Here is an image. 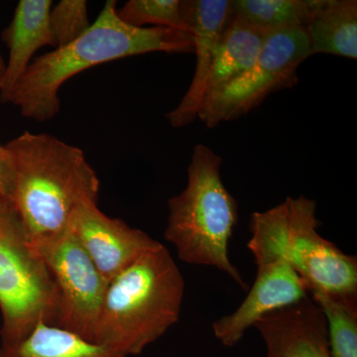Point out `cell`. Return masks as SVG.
<instances>
[{
  "label": "cell",
  "instance_id": "cell-21",
  "mask_svg": "<svg viewBox=\"0 0 357 357\" xmlns=\"http://www.w3.org/2000/svg\"><path fill=\"white\" fill-rule=\"evenodd\" d=\"M15 177V170L10 155L0 156V185L6 188L11 195Z\"/></svg>",
  "mask_w": 357,
  "mask_h": 357
},
{
  "label": "cell",
  "instance_id": "cell-6",
  "mask_svg": "<svg viewBox=\"0 0 357 357\" xmlns=\"http://www.w3.org/2000/svg\"><path fill=\"white\" fill-rule=\"evenodd\" d=\"M55 306L50 272L10 201L0 210L1 344L20 342L40 321L52 325Z\"/></svg>",
  "mask_w": 357,
  "mask_h": 357
},
{
  "label": "cell",
  "instance_id": "cell-8",
  "mask_svg": "<svg viewBox=\"0 0 357 357\" xmlns=\"http://www.w3.org/2000/svg\"><path fill=\"white\" fill-rule=\"evenodd\" d=\"M35 249L46 263L55 288L52 326L93 342L109 282L69 230Z\"/></svg>",
  "mask_w": 357,
  "mask_h": 357
},
{
  "label": "cell",
  "instance_id": "cell-23",
  "mask_svg": "<svg viewBox=\"0 0 357 357\" xmlns=\"http://www.w3.org/2000/svg\"><path fill=\"white\" fill-rule=\"evenodd\" d=\"M4 70H6V63L0 55V76L3 77Z\"/></svg>",
  "mask_w": 357,
  "mask_h": 357
},
{
  "label": "cell",
  "instance_id": "cell-9",
  "mask_svg": "<svg viewBox=\"0 0 357 357\" xmlns=\"http://www.w3.org/2000/svg\"><path fill=\"white\" fill-rule=\"evenodd\" d=\"M68 230L107 282L161 244L146 232L105 215L91 201L83 202L74 211Z\"/></svg>",
  "mask_w": 357,
  "mask_h": 357
},
{
  "label": "cell",
  "instance_id": "cell-11",
  "mask_svg": "<svg viewBox=\"0 0 357 357\" xmlns=\"http://www.w3.org/2000/svg\"><path fill=\"white\" fill-rule=\"evenodd\" d=\"M234 15L232 0L185 1V20L194 37L196 68L184 98L166 115L173 128H184L198 119L218 45Z\"/></svg>",
  "mask_w": 357,
  "mask_h": 357
},
{
  "label": "cell",
  "instance_id": "cell-19",
  "mask_svg": "<svg viewBox=\"0 0 357 357\" xmlns=\"http://www.w3.org/2000/svg\"><path fill=\"white\" fill-rule=\"evenodd\" d=\"M119 18L133 27H155L181 30L192 34L185 20V0H129L117 9Z\"/></svg>",
  "mask_w": 357,
  "mask_h": 357
},
{
  "label": "cell",
  "instance_id": "cell-20",
  "mask_svg": "<svg viewBox=\"0 0 357 357\" xmlns=\"http://www.w3.org/2000/svg\"><path fill=\"white\" fill-rule=\"evenodd\" d=\"M49 23L53 47L62 48L79 38L91 23L84 0H62L52 6Z\"/></svg>",
  "mask_w": 357,
  "mask_h": 357
},
{
  "label": "cell",
  "instance_id": "cell-24",
  "mask_svg": "<svg viewBox=\"0 0 357 357\" xmlns=\"http://www.w3.org/2000/svg\"><path fill=\"white\" fill-rule=\"evenodd\" d=\"M7 155H8V152H7L6 147L0 144V156H7Z\"/></svg>",
  "mask_w": 357,
  "mask_h": 357
},
{
  "label": "cell",
  "instance_id": "cell-13",
  "mask_svg": "<svg viewBox=\"0 0 357 357\" xmlns=\"http://www.w3.org/2000/svg\"><path fill=\"white\" fill-rule=\"evenodd\" d=\"M51 0H20L10 24L2 37L8 47L9 59L6 65L0 102H10L16 84L32 63L34 54L45 46H53L49 15Z\"/></svg>",
  "mask_w": 357,
  "mask_h": 357
},
{
  "label": "cell",
  "instance_id": "cell-18",
  "mask_svg": "<svg viewBox=\"0 0 357 357\" xmlns=\"http://www.w3.org/2000/svg\"><path fill=\"white\" fill-rule=\"evenodd\" d=\"M310 296L325 316L333 357H357V298L312 291Z\"/></svg>",
  "mask_w": 357,
  "mask_h": 357
},
{
  "label": "cell",
  "instance_id": "cell-15",
  "mask_svg": "<svg viewBox=\"0 0 357 357\" xmlns=\"http://www.w3.org/2000/svg\"><path fill=\"white\" fill-rule=\"evenodd\" d=\"M266 36L234 15L218 45L204 103L255 64Z\"/></svg>",
  "mask_w": 357,
  "mask_h": 357
},
{
  "label": "cell",
  "instance_id": "cell-14",
  "mask_svg": "<svg viewBox=\"0 0 357 357\" xmlns=\"http://www.w3.org/2000/svg\"><path fill=\"white\" fill-rule=\"evenodd\" d=\"M311 54L357 59L356 0H325L304 28Z\"/></svg>",
  "mask_w": 357,
  "mask_h": 357
},
{
  "label": "cell",
  "instance_id": "cell-25",
  "mask_svg": "<svg viewBox=\"0 0 357 357\" xmlns=\"http://www.w3.org/2000/svg\"><path fill=\"white\" fill-rule=\"evenodd\" d=\"M1 84H2V77L0 76V88H1Z\"/></svg>",
  "mask_w": 357,
  "mask_h": 357
},
{
  "label": "cell",
  "instance_id": "cell-3",
  "mask_svg": "<svg viewBox=\"0 0 357 357\" xmlns=\"http://www.w3.org/2000/svg\"><path fill=\"white\" fill-rule=\"evenodd\" d=\"M184 294V277L161 243L109 281L93 342L138 356L178 323Z\"/></svg>",
  "mask_w": 357,
  "mask_h": 357
},
{
  "label": "cell",
  "instance_id": "cell-16",
  "mask_svg": "<svg viewBox=\"0 0 357 357\" xmlns=\"http://www.w3.org/2000/svg\"><path fill=\"white\" fill-rule=\"evenodd\" d=\"M0 357H124L105 345L40 321L20 342L1 344Z\"/></svg>",
  "mask_w": 357,
  "mask_h": 357
},
{
  "label": "cell",
  "instance_id": "cell-4",
  "mask_svg": "<svg viewBox=\"0 0 357 357\" xmlns=\"http://www.w3.org/2000/svg\"><path fill=\"white\" fill-rule=\"evenodd\" d=\"M222 159L206 145L192 150L184 191L168 202L165 238L183 262L215 267L248 289L230 261L229 243L238 222V204L222 182Z\"/></svg>",
  "mask_w": 357,
  "mask_h": 357
},
{
  "label": "cell",
  "instance_id": "cell-10",
  "mask_svg": "<svg viewBox=\"0 0 357 357\" xmlns=\"http://www.w3.org/2000/svg\"><path fill=\"white\" fill-rule=\"evenodd\" d=\"M257 273L248 296L232 314L213 324V335L225 347L243 340L259 319L310 297L309 286L289 263L280 258L255 261Z\"/></svg>",
  "mask_w": 357,
  "mask_h": 357
},
{
  "label": "cell",
  "instance_id": "cell-5",
  "mask_svg": "<svg viewBox=\"0 0 357 357\" xmlns=\"http://www.w3.org/2000/svg\"><path fill=\"white\" fill-rule=\"evenodd\" d=\"M317 203L305 196L251 215L248 248L255 261L280 258L304 279L310 292L357 298V259L319 234Z\"/></svg>",
  "mask_w": 357,
  "mask_h": 357
},
{
  "label": "cell",
  "instance_id": "cell-12",
  "mask_svg": "<svg viewBox=\"0 0 357 357\" xmlns=\"http://www.w3.org/2000/svg\"><path fill=\"white\" fill-rule=\"evenodd\" d=\"M266 357H333L325 316L310 297L267 314L255 326Z\"/></svg>",
  "mask_w": 357,
  "mask_h": 357
},
{
  "label": "cell",
  "instance_id": "cell-22",
  "mask_svg": "<svg viewBox=\"0 0 357 357\" xmlns=\"http://www.w3.org/2000/svg\"><path fill=\"white\" fill-rule=\"evenodd\" d=\"M10 201V194H9L8 190L0 185V210L3 208Z\"/></svg>",
  "mask_w": 357,
  "mask_h": 357
},
{
  "label": "cell",
  "instance_id": "cell-7",
  "mask_svg": "<svg viewBox=\"0 0 357 357\" xmlns=\"http://www.w3.org/2000/svg\"><path fill=\"white\" fill-rule=\"evenodd\" d=\"M311 56L304 28H287L267 35L255 64L208 98L198 119L213 128L243 116L271 93L297 84L298 69Z\"/></svg>",
  "mask_w": 357,
  "mask_h": 357
},
{
  "label": "cell",
  "instance_id": "cell-1",
  "mask_svg": "<svg viewBox=\"0 0 357 357\" xmlns=\"http://www.w3.org/2000/svg\"><path fill=\"white\" fill-rule=\"evenodd\" d=\"M190 33L163 27H133L117 14L116 1L107 0L95 22L79 38L32 61L16 84L10 102L26 119L50 121L60 112L59 91L84 70L142 54L194 53Z\"/></svg>",
  "mask_w": 357,
  "mask_h": 357
},
{
  "label": "cell",
  "instance_id": "cell-17",
  "mask_svg": "<svg viewBox=\"0 0 357 357\" xmlns=\"http://www.w3.org/2000/svg\"><path fill=\"white\" fill-rule=\"evenodd\" d=\"M325 0H232L234 13L262 34L305 28Z\"/></svg>",
  "mask_w": 357,
  "mask_h": 357
},
{
  "label": "cell",
  "instance_id": "cell-2",
  "mask_svg": "<svg viewBox=\"0 0 357 357\" xmlns=\"http://www.w3.org/2000/svg\"><path fill=\"white\" fill-rule=\"evenodd\" d=\"M4 147L15 170L11 202L33 248L65 234L83 202L98 203L100 178L79 148L29 131Z\"/></svg>",
  "mask_w": 357,
  "mask_h": 357
}]
</instances>
